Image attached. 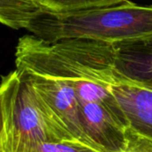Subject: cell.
<instances>
[{
    "instance_id": "obj_4",
    "label": "cell",
    "mask_w": 152,
    "mask_h": 152,
    "mask_svg": "<svg viewBox=\"0 0 152 152\" xmlns=\"http://www.w3.org/2000/svg\"><path fill=\"white\" fill-rule=\"evenodd\" d=\"M80 120L92 147L100 152H122L127 144V129L104 104L78 100Z\"/></svg>"
},
{
    "instance_id": "obj_5",
    "label": "cell",
    "mask_w": 152,
    "mask_h": 152,
    "mask_svg": "<svg viewBox=\"0 0 152 152\" xmlns=\"http://www.w3.org/2000/svg\"><path fill=\"white\" fill-rule=\"evenodd\" d=\"M112 46L119 84L152 91V34L114 42Z\"/></svg>"
},
{
    "instance_id": "obj_9",
    "label": "cell",
    "mask_w": 152,
    "mask_h": 152,
    "mask_svg": "<svg viewBox=\"0 0 152 152\" xmlns=\"http://www.w3.org/2000/svg\"><path fill=\"white\" fill-rule=\"evenodd\" d=\"M122 152H152V141L127 130V144Z\"/></svg>"
},
{
    "instance_id": "obj_8",
    "label": "cell",
    "mask_w": 152,
    "mask_h": 152,
    "mask_svg": "<svg viewBox=\"0 0 152 152\" xmlns=\"http://www.w3.org/2000/svg\"><path fill=\"white\" fill-rule=\"evenodd\" d=\"M38 152H100L84 142L76 140H66L56 142L43 143Z\"/></svg>"
},
{
    "instance_id": "obj_3",
    "label": "cell",
    "mask_w": 152,
    "mask_h": 152,
    "mask_svg": "<svg viewBox=\"0 0 152 152\" xmlns=\"http://www.w3.org/2000/svg\"><path fill=\"white\" fill-rule=\"evenodd\" d=\"M20 72L30 82L36 92L71 137L91 146L82 127L78 99L74 87L66 80L25 71Z\"/></svg>"
},
{
    "instance_id": "obj_2",
    "label": "cell",
    "mask_w": 152,
    "mask_h": 152,
    "mask_svg": "<svg viewBox=\"0 0 152 152\" xmlns=\"http://www.w3.org/2000/svg\"><path fill=\"white\" fill-rule=\"evenodd\" d=\"M0 110V152H38L43 143L74 140L17 69L2 77Z\"/></svg>"
},
{
    "instance_id": "obj_1",
    "label": "cell",
    "mask_w": 152,
    "mask_h": 152,
    "mask_svg": "<svg viewBox=\"0 0 152 152\" xmlns=\"http://www.w3.org/2000/svg\"><path fill=\"white\" fill-rule=\"evenodd\" d=\"M24 29L48 42L86 38L114 43L152 34V6L126 0L69 12H39L28 20Z\"/></svg>"
},
{
    "instance_id": "obj_7",
    "label": "cell",
    "mask_w": 152,
    "mask_h": 152,
    "mask_svg": "<svg viewBox=\"0 0 152 152\" xmlns=\"http://www.w3.org/2000/svg\"><path fill=\"white\" fill-rule=\"evenodd\" d=\"M110 89L125 113L128 130L152 141V91L129 84L112 85Z\"/></svg>"
},
{
    "instance_id": "obj_6",
    "label": "cell",
    "mask_w": 152,
    "mask_h": 152,
    "mask_svg": "<svg viewBox=\"0 0 152 152\" xmlns=\"http://www.w3.org/2000/svg\"><path fill=\"white\" fill-rule=\"evenodd\" d=\"M126 0H0V21L13 29H24L35 13H54L116 5Z\"/></svg>"
}]
</instances>
